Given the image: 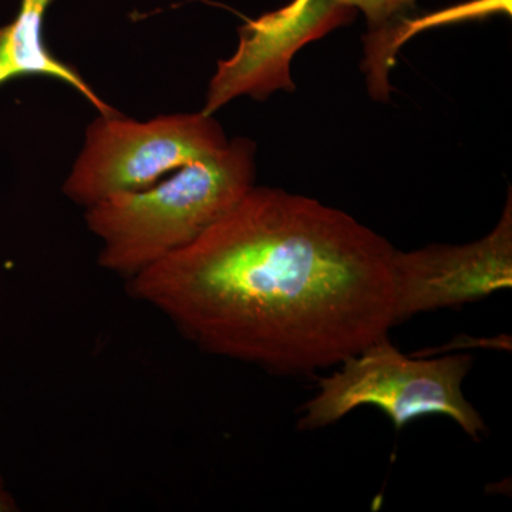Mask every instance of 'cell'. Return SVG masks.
<instances>
[{
  "mask_svg": "<svg viewBox=\"0 0 512 512\" xmlns=\"http://www.w3.org/2000/svg\"><path fill=\"white\" fill-rule=\"evenodd\" d=\"M471 365L468 355L413 359L389 339L377 340L320 382L319 393L303 407L299 429H322L357 407L375 406L397 430L420 417L441 414L478 439L487 426L461 387Z\"/></svg>",
  "mask_w": 512,
  "mask_h": 512,
  "instance_id": "cell-3",
  "label": "cell"
},
{
  "mask_svg": "<svg viewBox=\"0 0 512 512\" xmlns=\"http://www.w3.org/2000/svg\"><path fill=\"white\" fill-rule=\"evenodd\" d=\"M228 138L210 114H171L136 121L100 116L86 131L84 146L63 192L87 208L101 200L144 190L184 165L227 147Z\"/></svg>",
  "mask_w": 512,
  "mask_h": 512,
  "instance_id": "cell-4",
  "label": "cell"
},
{
  "mask_svg": "<svg viewBox=\"0 0 512 512\" xmlns=\"http://www.w3.org/2000/svg\"><path fill=\"white\" fill-rule=\"evenodd\" d=\"M50 3L52 0H22L16 18L0 28V87L19 77H52L76 90L100 116L119 113L100 99L82 74L53 56L46 46L43 20Z\"/></svg>",
  "mask_w": 512,
  "mask_h": 512,
  "instance_id": "cell-7",
  "label": "cell"
},
{
  "mask_svg": "<svg viewBox=\"0 0 512 512\" xmlns=\"http://www.w3.org/2000/svg\"><path fill=\"white\" fill-rule=\"evenodd\" d=\"M339 5L352 10H360L365 15L367 25L373 35L392 32L394 23L406 22L416 0H335Z\"/></svg>",
  "mask_w": 512,
  "mask_h": 512,
  "instance_id": "cell-8",
  "label": "cell"
},
{
  "mask_svg": "<svg viewBox=\"0 0 512 512\" xmlns=\"http://www.w3.org/2000/svg\"><path fill=\"white\" fill-rule=\"evenodd\" d=\"M18 510L15 498L6 490L3 478L0 476V512H10Z\"/></svg>",
  "mask_w": 512,
  "mask_h": 512,
  "instance_id": "cell-9",
  "label": "cell"
},
{
  "mask_svg": "<svg viewBox=\"0 0 512 512\" xmlns=\"http://www.w3.org/2000/svg\"><path fill=\"white\" fill-rule=\"evenodd\" d=\"M397 249L346 212L254 187L127 292L204 352L275 375L340 365L396 319Z\"/></svg>",
  "mask_w": 512,
  "mask_h": 512,
  "instance_id": "cell-1",
  "label": "cell"
},
{
  "mask_svg": "<svg viewBox=\"0 0 512 512\" xmlns=\"http://www.w3.org/2000/svg\"><path fill=\"white\" fill-rule=\"evenodd\" d=\"M353 16L355 10L335 0H292L284 8L248 20L239 28L234 55L218 62L202 113L212 116L237 97L265 99L275 90H292L293 55Z\"/></svg>",
  "mask_w": 512,
  "mask_h": 512,
  "instance_id": "cell-5",
  "label": "cell"
},
{
  "mask_svg": "<svg viewBox=\"0 0 512 512\" xmlns=\"http://www.w3.org/2000/svg\"><path fill=\"white\" fill-rule=\"evenodd\" d=\"M255 150L254 141L235 138L151 187L87 207L101 268L128 279L194 242L254 187Z\"/></svg>",
  "mask_w": 512,
  "mask_h": 512,
  "instance_id": "cell-2",
  "label": "cell"
},
{
  "mask_svg": "<svg viewBox=\"0 0 512 512\" xmlns=\"http://www.w3.org/2000/svg\"><path fill=\"white\" fill-rule=\"evenodd\" d=\"M512 285L511 195L497 227L467 245L397 251V325L417 313L487 298Z\"/></svg>",
  "mask_w": 512,
  "mask_h": 512,
  "instance_id": "cell-6",
  "label": "cell"
}]
</instances>
